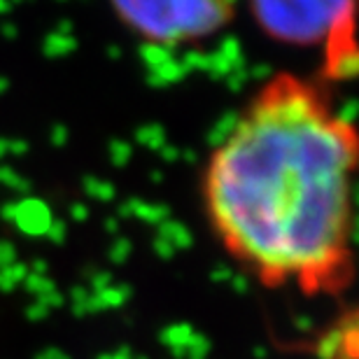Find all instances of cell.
Wrapping results in <instances>:
<instances>
[{
    "mask_svg": "<svg viewBox=\"0 0 359 359\" xmlns=\"http://www.w3.org/2000/svg\"><path fill=\"white\" fill-rule=\"evenodd\" d=\"M355 126L320 91L271 77L205 175L210 217L226 245L264 278L318 285L348 257Z\"/></svg>",
    "mask_w": 359,
    "mask_h": 359,
    "instance_id": "1",
    "label": "cell"
},
{
    "mask_svg": "<svg viewBox=\"0 0 359 359\" xmlns=\"http://www.w3.org/2000/svg\"><path fill=\"white\" fill-rule=\"evenodd\" d=\"M112 5L147 42L173 49L219 31L233 14L236 0H112Z\"/></svg>",
    "mask_w": 359,
    "mask_h": 359,
    "instance_id": "2",
    "label": "cell"
},
{
    "mask_svg": "<svg viewBox=\"0 0 359 359\" xmlns=\"http://www.w3.org/2000/svg\"><path fill=\"white\" fill-rule=\"evenodd\" d=\"M259 26L287 45L313 47L353 35L355 0H250Z\"/></svg>",
    "mask_w": 359,
    "mask_h": 359,
    "instance_id": "3",
    "label": "cell"
},
{
    "mask_svg": "<svg viewBox=\"0 0 359 359\" xmlns=\"http://www.w3.org/2000/svg\"><path fill=\"white\" fill-rule=\"evenodd\" d=\"M140 61L147 70V82L152 87H168L187 75L180 59L173 56V49L154 45V42H145L140 47Z\"/></svg>",
    "mask_w": 359,
    "mask_h": 359,
    "instance_id": "4",
    "label": "cell"
},
{
    "mask_svg": "<svg viewBox=\"0 0 359 359\" xmlns=\"http://www.w3.org/2000/svg\"><path fill=\"white\" fill-rule=\"evenodd\" d=\"M52 210L45 201L35 198V196H26L21 201H14V212H12V224L19 229L21 233L31 236H45L52 226Z\"/></svg>",
    "mask_w": 359,
    "mask_h": 359,
    "instance_id": "5",
    "label": "cell"
},
{
    "mask_svg": "<svg viewBox=\"0 0 359 359\" xmlns=\"http://www.w3.org/2000/svg\"><path fill=\"white\" fill-rule=\"evenodd\" d=\"M357 49L355 38L346 35V38H336L327 42V75L334 80H353L357 75Z\"/></svg>",
    "mask_w": 359,
    "mask_h": 359,
    "instance_id": "6",
    "label": "cell"
},
{
    "mask_svg": "<svg viewBox=\"0 0 359 359\" xmlns=\"http://www.w3.org/2000/svg\"><path fill=\"white\" fill-rule=\"evenodd\" d=\"M355 357V325L350 322L348 327H336L327 336H322L318 343V357L320 359H343V355Z\"/></svg>",
    "mask_w": 359,
    "mask_h": 359,
    "instance_id": "7",
    "label": "cell"
},
{
    "mask_svg": "<svg viewBox=\"0 0 359 359\" xmlns=\"http://www.w3.org/2000/svg\"><path fill=\"white\" fill-rule=\"evenodd\" d=\"M168 205L161 203H145L140 198H128L124 205H121V217H138L147 224H161V222L168 219Z\"/></svg>",
    "mask_w": 359,
    "mask_h": 359,
    "instance_id": "8",
    "label": "cell"
},
{
    "mask_svg": "<svg viewBox=\"0 0 359 359\" xmlns=\"http://www.w3.org/2000/svg\"><path fill=\"white\" fill-rule=\"evenodd\" d=\"M159 238L166 241L173 250H187V248H191V243H194L189 229H187L182 222H175V219L173 222H170V219L161 222V224H159Z\"/></svg>",
    "mask_w": 359,
    "mask_h": 359,
    "instance_id": "9",
    "label": "cell"
},
{
    "mask_svg": "<svg viewBox=\"0 0 359 359\" xmlns=\"http://www.w3.org/2000/svg\"><path fill=\"white\" fill-rule=\"evenodd\" d=\"M77 49L75 35H61V33H49L45 42H42V52L47 59H63V56L73 54Z\"/></svg>",
    "mask_w": 359,
    "mask_h": 359,
    "instance_id": "10",
    "label": "cell"
},
{
    "mask_svg": "<svg viewBox=\"0 0 359 359\" xmlns=\"http://www.w3.org/2000/svg\"><path fill=\"white\" fill-rule=\"evenodd\" d=\"M236 124H238V112H226L215 121V126L208 131V145H212L217 149L219 145H224L229 135L233 133Z\"/></svg>",
    "mask_w": 359,
    "mask_h": 359,
    "instance_id": "11",
    "label": "cell"
},
{
    "mask_svg": "<svg viewBox=\"0 0 359 359\" xmlns=\"http://www.w3.org/2000/svg\"><path fill=\"white\" fill-rule=\"evenodd\" d=\"M194 339V329H189L187 325H173L168 327L166 332L161 334V341L173 350L177 357H182L184 348L189 346V341Z\"/></svg>",
    "mask_w": 359,
    "mask_h": 359,
    "instance_id": "12",
    "label": "cell"
},
{
    "mask_svg": "<svg viewBox=\"0 0 359 359\" xmlns=\"http://www.w3.org/2000/svg\"><path fill=\"white\" fill-rule=\"evenodd\" d=\"M135 140H138L142 147L159 152V149L166 145V131H163L161 124H145L135 131Z\"/></svg>",
    "mask_w": 359,
    "mask_h": 359,
    "instance_id": "13",
    "label": "cell"
},
{
    "mask_svg": "<svg viewBox=\"0 0 359 359\" xmlns=\"http://www.w3.org/2000/svg\"><path fill=\"white\" fill-rule=\"evenodd\" d=\"M82 187H84V194L91 198H98V201H112L114 198V184L107 182V180H100L96 175H87L82 180Z\"/></svg>",
    "mask_w": 359,
    "mask_h": 359,
    "instance_id": "14",
    "label": "cell"
},
{
    "mask_svg": "<svg viewBox=\"0 0 359 359\" xmlns=\"http://www.w3.org/2000/svg\"><path fill=\"white\" fill-rule=\"evenodd\" d=\"M128 297H131V290H128L126 285H119V287L110 285V287H105L103 292H98L96 297H93V301H96V304H103L107 308H119Z\"/></svg>",
    "mask_w": 359,
    "mask_h": 359,
    "instance_id": "15",
    "label": "cell"
},
{
    "mask_svg": "<svg viewBox=\"0 0 359 359\" xmlns=\"http://www.w3.org/2000/svg\"><path fill=\"white\" fill-rule=\"evenodd\" d=\"M107 154H110V161L114 163V166H126L128 159H131V154H133V147H131V142H126V140H112L110 142V147H107Z\"/></svg>",
    "mask_w": 359,
    "mask_h": 359,
    "instance_id": "16",
    "label": "cell"
},
{
    "mask_svg": "<svg viewBox=\"0 0 359 359\" xmlns=\"http://www.w3.org/2000/svg\"><path fill=\"white\" fill-rule=\"evenodd\" d=\"M28 276L26 266L21 264H12L7 269H0V290H12L14 285L24 283V278Z\"/></svg>",
    "mask_w": 359,
    "mask_h": 359,
    "instance_id": "17",
    "label": "cell"
},
{
    "mask_svg": "<svg viewBox=\"0 0 359 359\" xmlns=\"http://www.w3.org/2000/svg\"><path fill=\"white\" fill-rule=\"evenodd\" d=\"M0 182L7 184L14 191H19V194H31V182L12 168H0Z\"/></svg>",
    "mask_w": 359,
    "mask_h": 359,
    "instance_id": "18",
    "label": "cell"
},
{
    "mask_svg": "<svg viewBox=\"0 0 359 359\" xmlns=\"http://www.w3.org/2000/svg\"><path fill=\"white\" fill-rule=\"evenodd\" d=\"M24 285H26L28 292L38 294V297H45V294L54 292V283L47 276H40V273H31V276H26Z\"/></svg>",
    "mask_w": 359,
    "mask_h": 359,
    "instance_id": "19",
    "label": "cell"
},
{
    "mask_svg": "<svg viewBox=\"0 0 359 359\" xmlns=\"http://www.w3.org/2000/svg\"><path fill=\"white\" fill-rule=\"evenodd\" d=\"M250 80V75H248V68L243 66L238 70H233V73H229L224 77V82H226V87L231 89V91H241L243 87H245V82Z\"/></svg>",
    "mask_w": 359,
    "mask_h": 359,
    "instance_id": "20",
    "label": "cell"
},
{
    "mask_svg": "<svg viewBox=\"0 0 359 359\" xmlns=\"http://www.w3.org/2000/svg\"><path fill=\"white\" fill-rule=\"evenodd\" d=\"M334 117L339 119V121H343V124L353 126V121H355V117H357V103H355L353 98H348L346 103L341 105L339 114H334Z\"/></svg>",
    "mask_w": 359,
    "mask_h": 359,
    "instance_id": "21",
    "label": "cell"
},
{
    "mask_svg": "<svg viewBox=\"0 0 359 359\" xmlns=\"http://www.w3.org/2000/svg\"><path fill=\"white\" fill-rule=\"evenodd\" d=\"M128 252H131V243H128L126 238H117V241H114L112 250H110V259L121 264V262H126Z\"/></svg>",
    "mask_w": 359,
    "mask_h": 359,
    "instance_id": "22",
    "label": "cell"
},
{
    "mask_svg": "<svg viewBox=\"0 0 359 359\" xmlns=\"http://www.w3.org/2000/svg\"><path fill=\"white\" fill-rule=\"evenodd\" d=\"M66 231H68V229H66V222L54 219V222H52V226H49V231H47L45 236H47V238L52 241V243H59V245H61V243L66 241Z\"/></svg>",
    "mask_w": 359,
    "mask_h": 359,
    "instance_id": "23",
    "label": "cell"
},
{
    "mask_svg": "<svg viewBox=\"0 0 359 359\" xmlns=\"http://www.w3.org/2000/svg\"><path fill=\"white\" fill-rule=\"evenodd\" d=\"M14 264V245L12 243L0 241V269H7Z\"/></svg>",
    "mask_w": 359,
    "mask_h": 359,
    "instance_id": "24",
    "label": "cell"
},
{
    "mask_svg": "<svg viewBox=\"0 0 359 359\" xmlns=\"http://www.w3.org/2000/svg\"><path fill=\"white\" fill-rule=\"evenodd\" d=\"M68 142V128L63 124H54L52 128V145L54 147H63Z\"/></svg>",
    "mask_w": 359,
    "mask_h": 359,
    "instance_id": "25",
    "label": "cell"
},
{
    "mask_svg": "<svg viewBox=\"0 0 359 359\" xmlns=\"http://www.w3.org/2000/svg\"><path fill=\"white\" fill-rule=\"evenodd\" d=\"M154 252L161 257V259H173V255H175V250L168 245L166 241H161L159 236H156V241H154Z\"/></svg>",
    "mask_w": 359,
    "mask_h": 359,
    "instance_id": "26",
    "label": "cell"
},
{
    "mask_svg": "<svg viewBox=\"0 0 359 359\" xmlns=\"http://www.w3.org/2000/svg\"><path fill=\"white\" fill-rule=\"evenodd\" d=\"M248 75L250 77H255V80H259V82H269L271 80V68L269 66H264V63H259V66H255V68H248Z\"/></svg>",
    "mask_w": 359,
    "mask_h": 359,
    "instance_id": "27",
    "label": "cell"
},
{
    "mask_svg": "<svg viewBox=\"0 0 359 359\" xmlns=\"http://www.w3.org/2000/svg\"><path fill=\"white\" fill-rule=\"evenodd\" d=\"M110 285H112L110 273H96V276L91 278V287L96 290V294H98V292H103L105 287H110Z\"/></svg>",
    "mask_w": 359,
    "mask_h": 359,
    "instance_id": "28",
    "label": "cell"
},
{
    "mask_svg": "<svg viewBox=\"0 0 359 359\" xmlns=\"http://www.w3.org/2000/svg\"><path fill=\"white\" fill-rule=\"evenodd\" d=\"M26 152H28V142H24V140H7V154L24 156Z\"/></svg>",
    "mask_w": 359,
    "mask_h": 359,
    "instance_id": "29",
    "label": "cell"
},
{
    "mask_svg": "<svg viewBox=\"0 0 359 359\" xmlns=\"http://www.w3.org/2000/svg\"><path fill=\"white\" fill-rule=\"evenodd\" d=\"M159 154H161V159L166 161V163H173V161L180 159V156H182V152H180L177 147H170V145H163V147L159 149Z\"/></svg>",
    "mask_w": 359,
    "mask_h": 359,
    "instance_id": "30",
    "label": "cell"
},
{
    "mask_svg": "<svg viewBox=\"0 0 359 359\" xmlns=\"http://www.w3.org/2000/svg\"><path fill=\"white\" fill-rule=\"evenodd\" d=\"M70 215H73V219L84 222V219L89 217V208L82 205V203H73V205H70Z\"/></svg>",
    "mask_w": 359,
    "mask_h": 359,
    "instance_id": "31",
    "label": "cell"
},
{
    "mask_svg": "<svg viewBox=\"0 0 359 359\" xmlns=\"http://www.w3.org/2000/svg\"><path fill=\"white\" fill-rule=\"evenodd\" d=\"M56 33H61V35H73V24H70L68 19H63L56 24Z\"/></svg>",
    "mask_w": 359,
    "mask_h": 359,
    "instance_id": "32",
    "label": "cell"
},
{
    "mask_svg": "<svg viewBox=\"0 0 359 359\" xmlns=\"http://www.w3.org/2000/svg\"><path fill=\"white\" fill-rule=\"evenodd\" d=\"M0 33H3L5 38L14 40V38H17V26H14V24H3V28H0Z\"/></svg>",
    "mask_w": 359,
    "mask_h": 359,
    "instance_id": "33",
    "label": "cell"
},
{
    "mask_svg": "<svg viewBox=\"0 0 359 359\" xmlns=\"http://www.w3.org/2000/svg\"><path fill=\"white\" fill-rule=\"evenodd\" d=\"M38 359H68L66 355H61L59 350H45V353H42Z\"/></svg>",
    "mask_w": 359,
    "mask_h": 359,
    "instance_id": "34",
    "label": "cell"
},
{
    "mask_svg": "<svg viewBox=\"0 0 359 359\" xmlns=\"http://www.w3.org/2000/svg\"><path fill=\"white\" fill-rule=\"evenodd\" d=\"M233 285H236V290H238V292H245V278H243V276H236Z\"/></svg>",
    "mask_w": 359,
    "mask_h": 359,
    "instance_id": "35",
    "label": "cell"
},
{
    "mask_svg": "<svg viewBox=\"0 0 359 359\" xmlns=\"http://www.w3.org/2000/svg\"><path fill=\"white\" fill-rule=\"evenodd\" d=\"M117 226H119V222H117V219H107V222H105V229H107L110 233L117 231Z\"/></svg>",
    "mask_w": 359,
    "mask_h": 359,
    "instance_id": "36",
    "label": "cell"
},
{
    "mask_svg": "<svg viewBox=\"0 0 359 359\" xmlns=\"http://www.w3.org/2000/svg\"><path fill=\"white\" fill-rule=\"evenodd\" d=\"M12 10V3L10 0H0V14H7Z\"/></svg>",
    "mask_w": 359,
    "mask_h": 359,
    "instance_id": "37",
    "label": "cell"
},
{
    "mask_svg": "<svg viewBox=\"0 0 359 359\" xmlns=\"http://www.w3.org/2000/svg\"><path fill=\"white\" fill-rule=\"evenodd\" d=\"M7 89H10V80H7V77H0V93H5Z\"/></svg>",
    "mask_w": 359,
    "mask_h": 359,
    "instance_id": "38",
    "label": "cell"
},
{
    "mask_svg": "<svg viewBox=\"0 0 359 359\" xmlns=\"http://www.w3.org/2000/svg\"><path fill=\"white\" fill-rule=\"evenodd\" d=\"M7 154V140L5 138H0V159Z\"/></svg>",
    "mask_w": 359,
    "mask_h": 359,
    "instance_id": "39",
    "label": "cell"
},
{
    "mask_svg": "<svg viewBox=\"0 0 359 359\" xmlns=\"http://www.w3.org/2000/svg\"><path fill=\"white\" fill-rule=\"evenodd\" d=\"M107 54H110L112 59H119V56H121V49H117V47H110V52H107Z\"/></svg>",
    "mask_w": 359,
    "mask_h": 359,
    "instance_id": "40",
    "label": "cell"
},
{
    "mask_svg": "<svg viewBox=\"0 0 359 359\" xmlns=\"http://www.w3.org/2000/svg\"><path fill=\"white\" fill-rule=\"evenodd\" d=\"M182 154H184L187 161H196V152H194V149H191V152H182Z\"/></svg>",
    "mask_w": 359,
    "mask_h": 359,
    "instance_id": "41",
    "label": "cell"
},
{
    "mask_svg": "<svg viewBox=\"0 0 359 359\" xmlns=\"http://www.w3.org/2000/svg\"><path fill=\"white\" fill-rule=\"evenodd\" d=\"M149 177H152V182H161V173H159V170H152Z\"/></svg>",
    "mask_w": 359,
    "mask_h": 359,
    "instance_id": "42",
    "label": "cell"
},
{
    "mask_svg": "<svg viewBox=\"0 0 359 359\" xmlns=\"http://www.w3.org/2000/svg\"><path fill=\"white\" fill-rule=\"evenodd\" d=\"M10 3H24V0H10Z\"/></svg>",
    "mask_w": 359,
    "mask_h": 359,
    "instance_id": "43",
    "label": "cell"
}]
</instances>
